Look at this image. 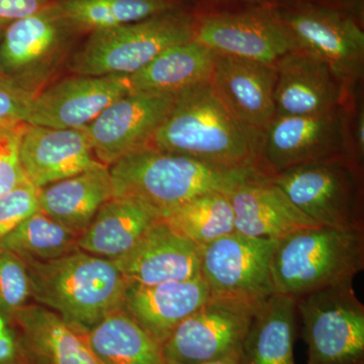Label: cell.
<instances>
[{
    "label": "cell",
    "instance_id": "cell-1",
    "mask_svg": "<svg viewBox=\"0 0 364 364\" xmlns=\"http://www.w3.org/2000/svg\"><path fill=\"white\" fill-rule=\"evenodd\" d=\"M259 145L260 138L228 111L210 81L176 95L151 142L163 152L228 169H257Z\"/></svg>",
    "mask_w": 364,
    "mask_h": 364
},
{
    "label": "cell",
    "instance_id": "cell-2",
    "mask_svg": "<svg viewBox=\"0 0 364 364\" xmlns=\"http://www.w3.org/2000/svg\"><path fill=\"white\" fill-rule=\"evenodd\" d=\"M112 198L138 200L161 217L171 208L208 193H229L264 176L257 169H228L147 146L109 166Z\"/></svg>",
    "mask_w": 364,
    "mask_h": 364
},
{
    "label": "cell",
    "instance_id": "cell-3",
    "mask_svg": "<svg viewBox=\"0 0 364 364\" xmlns=\"http://www.w3.org/2000/svg\"><path fill=\"white\" fill-rule=\"evenodd\" d=\"M31 299L82 333L123 305L127 282L114 261L79 250L58 259L23 260Z\"/></svg>",
    "mask_w": 364,
    "mask_h": 364
},
{
    "label": "cell",
    "instance_id": "cell-4",
    "mask_svg": "<svg viewBox=\"0 0 364 364\" xmlns=\"http://www.w3.org/2000/svg\"><path fill=\"white\" fill-rule=\"evenodd\" d=\"M364 269V231L306 227L277 240L270 261L273 294L301 298L352 284Z\"/></svg>",
    "mask_w": 364,
    "mask_h": 364
},
{
    "label": "cell",
    "instance_id": "cell-5",
    "mask_svg": "<svg viewBox=\"0 0 364 364\" xmlns=\"http://www.w3.org/2000/svg\"><path fill=\"white\" fill-rule=\"evenodd\" d=\"M195 23V11L179 7L95 31L72 56L71 71L77 75L130 76L165 50L193 41Z\"/></svg>",
    "mask_w": 364,
    "mask_h": 364
},
{
    "label": "cell",
    "instance_id": "cell-6",
    "mask_svg": "<svg viewBox=\"0 0 364 364\" xmlns=\"http://www.w3.org/2000/svg\"><path fill=\"white\" fill-rule=\"evenodd\" d=\"M268 178L320 226L364 231L363 169L351 160L310 163Z\"/></svg>",
    "mask_w": 364,
    "mask_h": 364
},
{
    "label": "cell",
    "instance_id": "cell-7",
    "mask_svg": "<svg viewBox=\"0 0 364 364\" xmlns=\"http://www.w3.org/2000/svg\"><path fill=\"white\" fill-rule=\"evenodd\" d=\"M299 49L324 61L349 95L364 72L363 23L350 14L311 0L272 1Z\"/></svg>",
    "mask_w": 364,
    "mask_h": 364
},
{
    "label": "cell",
    "instance_id": "cell-8",
    "mask_svg": "<svg viewBox=\"0 0 364 364\" xmlns=\"http://www.w3.org/2000/svg\"><path fill=\"white\" fill-rule=\"evenodd\" d=\"M75 33L57 1L9 23L0 42L2 76L35 97L49 85L68 57Z\"/></svg>",
    "mask_w": 364,
    "mask_h": 364
},
{
    "label": "cell",
    "instance_id": "cell-9",
    "mask_svg": "<svg viewBox=\"0 0 364 364\" xmlns=\"http://www.w3.org/2000/svg\"><path fill=\"white\" fill-rule=\"evenodd\" d=\"M347 104L311 116H275L261 136L258 171L270 177L310 163L354 162Z\"/></svg>",
    "mask_w": 364,
    "mask_h": 364
},
{
    "label": "cell",
    "instance_id": "cell-10",
    "mask_svg": "<svg viewBox=\"0 0 364 364\" xmlns=\"http://www.w3.org/2000/svg\"><path fill=\"white\" fill-rule=\"evenodd\" d=\"M261 301L210 296L161 345L166 364H205L240 355Z\"/></svg>",
    "mask_w": 364,
    "mask_h": 364
},
{
    "label": "cell",
    "instance_id": "cell-11",
    "mask_svg": "<svg viewBox=\"0 0 364 364\" xmlns=\"http://www.w3.org/2000/svg\"><path fill=\"white\" fill-rule=\"evenodd\" d=\"M308 364H364V306L352 284L296 299Z\"/></svg>",
    "mask_w": 364,
    "mask_h": 364
},
{
    "label": "cell",
    "instance_id": "cell-12",
    "mask_svg": "<svg viewBox=\"0 0 364 364\" xmlns=\"http://www.w3.org/2000/svg\"><path fill=\"white\" fill-rule=\"evenodd\" d=\"M193 40L215 54L275 64L298 49L279 20L272 1L259 6L195 11Z\"/></svg>",
    "mask_w": 364,
    "mask_h": 364
},
{
    "label": "cell",
    "instance_id": "cell-13",
    "mask_svg": "<svg viewBox=\"0 0 364 364\" xmlns=\"http://www.w3.org/2000/svg\"><path fill=\"white\" fill-rule=\"evenodd\" d=\"M277 242L234 232L200 246V277L212 296L252 301L272 296L270 261Z\"/></svg>",
    "mask_w": 364,
    "mask_h": 364
},
{
    "label": "cell",
    "instance_id": "cell-14",
    "mask_svg": "<svg viewBox=\"0 0 364 364\" xmlns=\"http://www.w3.org/2000/svg\"><path fill=\"white\" fill-rule=\"evenodd\" d=\"M176 97L131 91L109 105L83 128L98 161L109 167L127 155L150 146Z\"/></svg>",
    "mask_w": 364,
    "mask_h": 364
},
{
    "label": "cell",
    "instance_id": "cell-15",
    "mask_svg": "<svg viewBox=\"0 0 364 364\" xmlns=\"http://www.w3.org/2000/svg\"><path fill=\"white\" fill-rule=\"evenodd\" d=\"M131 92L129 76L77 75L46 86L33 97L26 122L55 129H83Z\"/></svg>",
    "mask_w": 364,
    "mask_h": 364
},
{
    "label": "cell",
    "instance_id": "cell-16",
    "mask_svg": "<svg viewBox=\"0 0 364 364\" xmlns=\"http://www.w3.org/2000/svg\"><path fill=\"white\" fill-rule=\"evenodd\" d=\"M277 116H311L334 111L352 95L324 61L303 49H294L274 64Z\"/></svg>",
    "mask_w": 364,
    "mask_h": 364
},
{
    "label": "cell",
    "instance_id": "cell-17",
    "mask_svg": "<svg viewBox=\"0 0 364 364\" xmlns=\"http://www.w3.org/2000/svg\"><path fill=\"white\" fill-rule=\"evenodd\" d=\"M210 82L228 111L261 139L277 116L274 64L215 53Z\"/></svg>",
    "mask_w": 364,
    "mask_h": 364
},
{
    "label": "cell",
    "instance_id": "cell-18",
    "mask_svg": "<svg viewBox=\"0 0 364 364\" xmlns=\"http://www.w3.org/2000/svg\"><path fill=\"white\" fill-rule=\"evenodd\" d=\"M127 282L153 286L200 277V246L155 223L135 246L112 260Z\"/></svg>",
    "mask_w": 364,
    "mask_h": 364
},
{
    "label": "cell",
    "instance_id": "cell-19",
    "mask_svg": "<svg viewBox=\"0 0 364 364\" xmlns=\"http://www.w3.org/2000/svg\"><path fill=\"white\" fill-rule=\"evenodd\" d=\"M20 162L26 179L41 188L100 166L83 129L28 124L21 136Z\"/></svg>",
    "mask_w": 364,
    "mask_h": 364
},
{
    "label": "cell",
    "instance_id": "cell-20",
    "mask_svg": "<svg viewBox=\"0 0 364 364\" xmlns=\"http://www.w3.org/2000/svg\"><path fill=\"white\" fill-rule=\"evenodd\" d=\"M210 296L202 277L153 286L128 282L122 308L162 345L177 326L198 310Z\"/></svg>",
    "mask_w": 364,
    "mask_h": 364
},
{
    "label": "cell",
    "instance_id": "cell-21",
    "mask_svg": "<svg viewBox=\"0 0 364 364\" xmlns=\"http://www.w3.org/2000/svg\"><path fill=\"white\" fill-rule=\"evenodd\" d=\"M228 196L234 210L235 231L246 236L279 240L318 225L267 176L244 182Z\"/></svg>",
    "mask_w": 364,
    "mask_h": 364
},
{
    "label": "cell",
    "instance_id": "cell-22",
    "mask_svg": "<svg viewBox=\"0 0 364 364\" xmlns=\"http://www.w3.org/2000/svg\"><path fill=\"white\" fill-rule=\"evenodd\" d=\"M23 364H98L85 333L45 306L26 305L14 316Z\"/></svg>",
    "mask_w": 364,
    "mask_h": 364
},
{
    "label": "cell",
    "instance_id": "cell-23",
    "mask_svg": "<svg viewBox=\"0 0 364 364\" xmlns=\"http://www.w3.org/2000/svg\"><path fill=\"white\" fill-rule=\"evenodd\" d=\"M112 198L111 173L107 165L39 188L41 212L78 238Z\"/></svg>",
    "mask_w": 364,
    "mask_h": 364
},
{
    "label": "cell",
    "instance_id": "cell-24",
    "mask_svg": "<svg viewBox=\"0 0 364 364\" xmlns=\"http://www.w3.org/2000/svg\"><path fill=\"white\" fill-rule=\"evenodd\" d=\"M162 219L154 208L127 198H112L78 238V248L98 257L117 259L129 252L155 223Z\"/></svg>",
    "mask_w": 364,
    "mask_h": 364
},
{
    "label": "cell",
    "instance_id": "cell-25",
    "mask_svg": "<svg viewBox=\"0 0 364 364\" xmlns=\"http://www.w3.org/2000/svg\"><path fill=\"white\" fill-rule=\"evenodd\" d=\"M215 52L196 41L165 50L148 65L129 76L132 92L177 95L208 82Z\"/></svg>",
    "mask_w": 364,
    "mask_h": 364
},
{
    "label": "cell",
    "instance_id": "cell-26",
    "mask_svg": "<svg viewBox=\"0 0 364 364\" xmlns=\"http://www.w3.org/2000/svg\"><path fill=\"white\" fill-rule=\"evenodd\" d=\"M296 299L273 294L261 301L242 345L240 364H294Z\"/></svg>",
    "mask_w": 364,
    "mask_h": 364
},
{
    "label": "cell",
    "instance_id": "cell-27",
    "mask_svg": "<svg viewBox=\"0 0 364 364\" xmlns=\"http://www.w3.org/2000/svg\"><path fill=\"white\" fill-rule=\"evenodd\" d=\"M85 338L98 364H165L161 345L123 308L85 333Z\"/></svg>",
    "mask_w": 364,
    "mask_h": 364
},
{
    "label": "cell",
    "instance_id": "cell-28",
    "mask_svg": "<svg viewBox=\"0 0 364 364\" xmlns=\"http://www.w3.org/2000/svg\"><path fill=\"white\" fill-rule=\"evenodd\" d=\"M65 20L77 32H95L179 9L178 0H62Z\"/></svg>",
    "mask_w": 364,
    "mask_h": 364
},
{
    "label": "cell",
    "instance_id": "cell-29",
    "mask_svg": "<svg viewBox=\"0 0 364 364\" xmlns=\"http://www.w3.org/2000/svg\"><path fill=\"white\" fill-rule=\"evenodd\" d=\"M162 220L177 234L203 246L234 233L235 215L229 196L208 193L171 208Z\"/></svg>",
    "mask_w": 364,
    "mask_h": 364
},
{
    "label": "cell",
    "instance_id": "cell-30",
    "mask_svg": "<svg viewBox=\"0 0 364 364\" xmlns=\"http://www.w3.org/2000/svg\"><path fill=\"white\" fill-rule=\"evenodd\" d=\"M77 242L76 235L39 210L7 234L0 249L23 260L45 262L79 250Z\"/></svg>",
    "mask_w": 364,
    "mask_h": 364
},
{
    "label": "cell",
    "instance_id": "cell-31",
    "mask_svg": "<svg viewBox=\"0 0 364 364\" xmlns=\"http://www.w3.org/2000/svg\"><path fill=\"white\" fill-rule=\"evenodd\" d=\"M31 282L25 261L0 249V316L11 324L14 316L28 305Z\"/></svg>",
    "mask_w": 364,
    "mask_h": 364
},
{
    "label": "cell",
    "instance_id": "cell-32",
    "mask_svg": "<svg viewBox=\"0 0 364 364\" xmlns=\"http://www.w3.org/2000/svg\"><path fill=\"white\" fill-rule=\"evenodd\" d=\"M28 123L0 119V198L28 181L20 162L21 136Z\"/></svg>",
    "mask_w": 364,
    "mask_h": 364
},
{
    "label": "cell",
    "instance_id": "cell-33",
    "mask_svg": "<svg viewBox=\"0 0 364 364\" xmlns=\"http://www.w3.org/2000/svg\"><path fill=\"white\" fill-rule=\"evenodd\" d=\"M39 188L26 181L0 198V241L39 212Z\"/></svg>",
    "mask_w": 364,
    "mask_h": 364
},
{
    "label": "cell",
    "instance_id": "cell-34",
    "mask_svg": "<svg viewBox=\"0 0 364 364\" xmlns=\"http://www.w3.org/2000/svg\"><path fill=\"white\" fill-rule=\"evenodd\" d=\"M33 97L6 79H0V119L26 122Z\"/></svg>",
    "mask_w": 364,
    "mask_h": 364
},
{
    "label": "cell",
    "instance_id": "cell-35",
    "mask_svg": "<svg viewBox=\"0 0 364 364\" xmlns=\"http://www.w3.org/2000/svg\"><path fill=\"white\" fill-rule=\"evenodd\" d=\"M54 0H0V28L9 23L37 14L54 4Z\"/></svg>",
    "mask_w": 364,
    "mask_h": 364
},
{
    "label": "cell",
    "instance_id": "cell-36",
    "mask_svg": "<svg viewBox=\"0 0 364 364\" xmlns=\"http://www.w3.org/2000/svg\"><path fill=\"white\" fill-rule=\"evenodd\" d=\"M0 364H23L18 334L14 326L0 316Z\"/></svg>",
    "mask_w": 364,
    "mask_h": 364
},
{
    "label": "cell",
    "instance_id": "cell-37",
    "mask_svg": "<svg viewBox=\"0 0 364 364\" xmlns=\"http://www.w3.org/2000/svg\"><path fill=\"white\" fill-rule=\"evenodd\" d=\"M324 6L333 7L350 14L356 20L363 23L364 20V0H311Z\"/></svg>",
    "mask_w": 364,
    "mask_h": 364
},
{
    "label": "cell",
    "instance_id": "cell-38",
    "mask_svg": "<svg viewBox=\"0 0 364 364\" xmlns=\"http://www.w3.org/2000/svg\"><path fill=\"white\" fill-rule=\"evenodd\" d=\"M270 0H210V7H218V9H234V7H246L259 6V4H267Z\"/></svg>",
    "mask_w": 364,
    "mask_h": 364
},
{
    "label": "cell",
    "instance_id": "cell-39",
    "mask_svg": "<svg viewBox=\"0 0 364 364\" xmlns=\"http://www.w3.org/2000/svg\"><path fill=\"white\" fill-rule=\"evenodd\" d=\"M205 364H240V355L233 356V358L223 359V360Z\"/></svg>",
    "mask_w": 364,
    "mask_h": 364
},
{
    "label": "cell",
    "instance_id": "cell-40",
    "mask_svg": "<svg viewBox=\"0 0 364 364\" xmlns=\"http://www.w3.org/2000/svg\"><path fill=\"white\" fill-rule=\"evenodd\" d=\"M196 2V11H200V9H208L210 6V0H193Z\"/></svg>",
    "mask_w": 364,
    "mask_h": 364
},
{
    "label": "cell",
    "instance_id": "cell-41",
    "mask_svg": "<svg viewBox=\"0 0 364 364\" xmlns=\"http://www.w3.org/2000/svg\"><path fill=\"white\" fill-rule=\"evenodd\" d=\"M2 32H4V30H2V28H0V42H1ZM2 78H4V76H2L1 68H0V79Z\"/></svg>",
    "mask_w": 364,
    "mask_h": 364
},
{
    "label": "cell",
    "instance_id": "cell-42",
    "mask_svg": "<svg viewBox=\"0 0 364 364\" xmlns=\"http://www.w3.org/2000/svg\"><path fill=\"white\" fill-rule=\"evenodd\" d=\"M272 1H282V0H272Z\"/></svg>",
    "mask_w": 364,
    "mask_h": 364
}]
</instances>
